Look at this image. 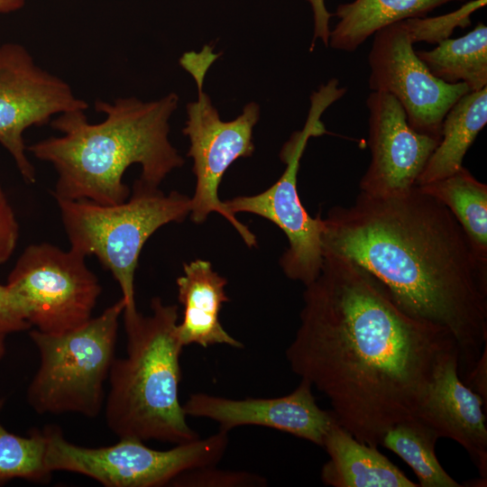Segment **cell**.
Instances as JSON below:
<instances>
[{"instance_id": "6da1fadb", "label": "cell", "mask_w": 487, "mask_h": 487, "mask_svg": "<svg viewBox=\"0 0 487 487\" xmlns=\"http://www.w3.org/2000/svg\"><path fill=\"white\" fill-rule=\"evenodd\" d=\"M323 257L305 286L287 361L327 398L341 427L377 447L388 429L415 419L437 361L457 345L444 327L405 312L354 261Z\"/></svg>"}, {"instance_id": "7a4b0ae2", "label": "cell", "mask_w": 487, "mask_h": 487, "mask_svg": "<svg viewBox=\"0 0 487 487\" xmlns=\"http://www.w3.org/2000/svg\"><path fill=\"white\" fill-rule=\"evenodd\" d=\"M324 252L349 258L410 316L446 329L464 379L487 346V265L450 210L418 186L389 196L360 192L322 218Z\"/></svg>"}, {"instance_id": "3957f363", "label": "cell", "mask_w": 487, "mask_h": 487, "mask_svg": "<svg viewBox=\"0 0 487 487\" xmlns=\"http://www.w3.org/2000/svg\"><path fill=\"white\" fill-rule=\"evenodd\" d=\"M178 104L175 93L151 102L96 100L95 109L106 115L103 122L89 124L85 110L60 114L51 124L62 135L39 141L27 151L55 168L56 199L119 204L130 196L123 176L132 164L141 165V181L155 187L183 165L168 137L169 119Z\"/></svg>"}, {"instance_id": "277c9868", "label": "cell", "mask_w": 487, "mask_h": 487, "mask_svg": "<svg viewBox=\"0 0 487 487\" xmlns=\"http://www.w3.org/2000/svg\"><path fill=\"white\" fill-rule=\"evenodd\" d=\"M152 314L123 311L126 355L115 358L105 400L106 422L119 438L181 444L198 434L179 401L183 349L177 333L178 307L155 297Z\"/></svg>"}, {"instance_id": "5b68a950", "label": "cell", "mask_w": 487, "mask_h": 487, "mask_svg": "<svg viewBox=\"0 0 487 487\" xmlns=\"http://www.w3.org/2000/svg\"><path fill=\"white\" fill-rule=\"evenodd\" d=\"M70 248L96 256L118 283L124 310L136 308L134 276L146 241L160 227L180 223L191 210V198L163 193L139 179L122 203L101 205L87 199H56Z\"/></svg>"}, {"instance_id": "8992f818", "label": "cell", "mask_w": 487, "mask_h": 487, "mask_svg": "<svg viewBox=\"0 0 487 487\" xmlns=\"http://www.w3.org/2000/svg\"><path fill=\"white\" fill-rule=\"evenodd\" d=\"M124 308L120 299L71 331L58 335L30 331L40 364L28 387L27 400L38 414L95 418L100 413Z\"/></svg>"}, {"instance_id": "52a82bcc", "label": "cell", "mask_w": 487, "mask_h": 487, "mask_svg": "<svg viewBox=\"0 0 487 487\" xmlns=\"http://www.w3.org/2000/svg\"><path fill=\"white\" fill-rule=\"evenodd\" d=\"M219 55L214 52L213 47L205 45L199 52H186L179 60L198 87L197 101L187 105L188 119L182 131L190 142L188 156L193 160L192 170L197 179L189 215L194 223L201 224L210 213H218L234 227L244 242L253 247L257 244L255 235L220 200L218 187L234 161L250 157L254 152L253 130L260 117V107L251 102L234 120L220 118L203 91L207 72Z\"/></svg>"}, {"instance_id": "ba28073f", "label": "cell", "mask_w": 487, "mask_h": 487, "mask_svg": "<svg viewBox=\"0 0 487 487\" xmlns=\"http://www.w3.org/2000/svg\"><path fill=\"white\" fill-rule=\"evenodd\" d=\"M347 92L336 78L322 84L310 96V106L303 128L294 132L280 152L286 168L280 179L265 191L253 196H241L225 201L235 213L245 212L274 223L287 236L289 247L280 264L285 275L305 286L319 274L323 264L321 244L322 216H310L298 192L299 162L308 139L326 133L321 121L323 113Z\"/></svg>"}, {"instance_id": "9c48e42d", "label": "cell", "mask_w": 487, "mask_h": 487, "mask_svg": "<svg viewBox=\"0 0 487 487\" xmlns=\"http://www.w3.org/2000/svg\"><path fill=\"white\" fill-rule=\"evenodd\" d=\"M47 434V467L92 478L106 487H159L181 473L216 465L223 457L228 432L219 429L206 438L156 450L143 441L124 437L108 446L87 447L69 442L60 427H44Z\"/></svg>"}, {"instance_id": "30bf717a", "label": "cell", "mask_w": 487, "mask_h": 487, "mask_svg": "<svg viewBox=\"0 0 487 487\" xmlns=\"http://www.w3.org/2000/svg\"><path fill=\"white\" fill-rule=\"evenodd\" d=\"M6 285L23 303L31 326L51 335L71 331L91 319L102 291L84 254L49 243L27 246Z\"/></svg>"}, {"instance_id": "8fae6325", "label": "cell", "mask_w": 487, "mask_h": 487, "mask_svg": "<svg viewBox=\"0 0 487 487\" xmlns=\"http://www.w3.org/2000/svg\"><path fill=\"white\" fill-rule=\"evenodd\" d=\"M372 36L368 55L371 91L394 96L411 128L440 139L445 115L469 92L467 86L447 84L432 75L414 50L418 37L411 18L387 25Z\"/></svg>"}, {"instance_id": "7c38bea8", "label": "cell", "mask_w": 487, "mask_h": 487, "mask_svg": "<svg viewBox=\"0 0 487 487\" xmlns=\"http://www.w3.org/2000/svg\"><path fill=\"white\" fill-rule=\"evenodd\" d=\"M87 107L67 82L40 68L25 47L0 45V143L27 183H34L36 174L25 152L23 132L47 124L54 115Z\"/></svg>"}, {"instance_id": "4fadbf2b", "label": "cell", "mask_w": 487, "mask_h": 487, "mask_svg": "<svg viewBox=\"0 0 487 487\" xmlns=\"http://www.w3.org/2000/svg\"><path fill=\"white\" fill-rule=\"evenodd\" d=\"M366 106L371 161L360 180L361 192L389 196L411 189L440 139L411 128L404 109L390 94L371 91Z\"/></svg>"}, {"instance_id": "5bb4252c", "label": "cell", "mask_w": 487, "mask_h": 487, "mask_svg": "<svg viewBox=\"0 0 487 487\" xmlns=\"http://www.w3.org/2000/svg\"><path fill=\"white\" fill-rule=\"evenodd\" d=\"M312 386L301 380L289 394L277 398L233 400L207 393H194L183 404L186 415L216 421L229 432L242 426L274 428L323 446L328 431L337 421L330 410L316 402Z\"/></svg>"}, {"instance_id": "9a60e30c", "label": "cell", "mask_w": 487, "mask_h": 487, "mask_svg": "<svg viewBox=\"0 0 487 487\" xmlns=\"http://www.w3.org/2000/svg\"><path fill=\"white\" fill-rule=\"evenodd\" d=\"M486 404L461 379L458 350L446 353L436 363L416 419L465 449L481 479L487 481Z\"/></svg>"}, {"instance_id": "2e32d148", "label": "cell", "mask_w": 487, "mask_h": 487, "mask_svg": "<svg viewBox=\"0 0 487 487\" xmlns=\"http://www.w3.org/2000/svg\"><path fill=\"white\" fill-rule=\"evenodd\" d=\"M183 272L176 280L178 299L183 306L177 333L183 347L196 344L204 348L214 345L243 348L219 321L224 303L230 300L225 291L227 280L208 261L200 259L185 263Z\"/></svg>"}, {"instance_id": "e0dca14e", "label": "cell", "mask_w": 487, "mask_h": 487, "mask_svg": "<svg viewBox=\"0 0 487 487\" xmlns=\"http://www.w3.org/2000/svg\"><path fill=\"white\" fill-rule=\"evenodd\" d=\"M329 460L321 479L333 487H418V484L379 452L357 440L337 422L332 426L323 446Z\"/></svg>"}, {"instance_id": "ac0fdd59", "label": "cell", "mask_w": 487, "mask_h": 487, "mask_svg": "<svg viewBox=\"0 0 487 487\" xmlns=\"http://www.w3.org/2000/svg\"><path fill=\"white\" fill-rule=\"evenodd\" d=\"M453 1L465 0H354L337 5L338 22L330 31L328 46L353 52L380 29L414 17H425Z\"/></svg>"}, {"instance_id": "d6986e66", "label": "cell", "mask_w": 487, "mask_h": 487, "mask_svg": "<svg viewBox=\"0 0 487 487\" xmlns=\"http://www.w3.org/2000/svg\"><path fill=\"white\" fill-rule=\"evenodd\" d=\"M487 123V87L461 96L445 115L440 141L417 185L446 178L463 167L464 158Z\"/></svg>"}, {"instance_id": "ffe728a7", "label": "cell", "mask_w": 487, "mask_h": 487, "mask_svg": "<svg viewBox=\"0 0 487 487\" xmlns=\"http://www.w3.org/2000/svg\"><path fill=\"white\" fill-rule=\"evenodd\" d=\"M418 186L450 210L478 260L487 265V185L463 166L446 178Z\"/></svg>"}, {"instance_id": "44dd1931", "label": "cell", "mask_w": 487, "mask_h": 487, "mask_svg": "<svg viewBox=\"0 0 487 487\" xmlns=\"http://www.w3.org/2000/svg\"><path fill=\"white\" fill-rule=\"evenodd\" d=\"M416 52L432 75L447 84L464 83L469 92L487 87V26L482 23L464 36Z\"/></svg>"}, {"instance_id": "7402d4cb", "label": "cell", "mask_w": 487, "mask_h": 487, "mask_svg": "<svg viewBox=\"0 0 487 487\" xmlns=\"http://www.w3.org/2000/svg\"><path fill=\"white\" fill-rule=\"evenodd\" d=\"M438 436L418 419L400 422L388 429L380 445L399 455L414 471L418 486L460 487L440 464L435 452Z\"/></svg>"}, {"instance_id": "603a6c76", "label": "cell", "mask_w": 487, "mask_h": 487, "mask_svg": "<svg viewBox=\"0 0 487 487\" xmlns=\"http://www.w3.org/2000/svg\"><path fill=\"white\" fill-rule=\"evenodd\" d=\"M5 399L0 398V411ZM46 430L32 429L27 436L7 431L0 423V485L13 479L47 482L51 472L47 467Z\"/></svg>"}, {"instance_id": "cb8c5ba5", "label": "cell", "mask_w": 487, "mask_h": 487, "mask_svg": "<svg viewBox=\"0 0 487 487\" xmlns=\"http://www.w3.org/2000/svg\"><path fill=\"white\" fill-rule=\"evenodd\" d=\"M171 483L184 487H245L264 486L266 480L252 473L216 469L211 465L185 472Z\"/></svg>"}, {"instance_id": "d4e9b609", "label": "cell", "mask_w": 487, "mask_h": 487, "mask_svg": "<svg viewBox=\"0 0 487 487\" xmlns=\"http://www.w3.org/2000/svg\"><path fill=\"white\" fill-rule=\"evenodd\" d=\"M31 326L22 300L6 284H0V334L7 335Z\"/></svg>"}, {"instance_id": "484cf974", "label": "cell", "mask_w": 487, "mask_h": 487, "mask_svg": "<svg viewBox=\"0 0 487 487\" xmlns=\"http://www.w3.org/2000/svg\"><path fill=\"white\" fill-rule=\"evenodd\" d=\"M19 238V225L15 214L0 186V266L14 252Z\"/></svg>"}, {"instance_id": "4316f807", "label": "cell", "mask_w": 487, "mask_h": 487, "mask_svg": "<svg viewBox=\"0 0 487 487\" xmlns=\"http://www.w3.org/2000/svg\"><path fill=\"white\" fill-rule=\"evenodd\" d=\"M311 6L314 18V34L309 51H313L317 40H321L328 47L330 28L329 20L333 14L326 7L325 0H306Z\"/></svg>"}, {"instance_id": "83f0119b", "label": "cell", "mask_w": 487, "mask_h": 487, "mask_svg": "<svg viewBox=\"0 0 487 487\" xmlns=\"http://www.w3.org/2000/svg\"><path fill=\"white\" fill-rule=\"evenodd\" d=\"M463 381L482 398L485 404L487 403V346L484 347L475 365Z\"/></svg>"}, {"instance_id": "f1b7e54d", "label": "cell", "mask_w": 487, "mask_h": 487, "mask_svg": "<svg viewBox=\"0 0 487 487\" xmlns=\"http://www.w3.org/2000/svg\"><path fill=\"white\" fill-rule=\"evenodd\" d=\"M25 0H0V14H9L20 10Z\"/></svg>"}]
</instances>
